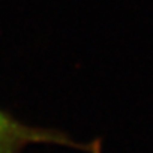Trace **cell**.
<instances>
[{
    "mask_svg": "<svg viewBox=\"0 0 153 153\" xmlns=\"http://www.w3.org/2000/svg\"><path fill=\"white\" fill-rule=\"evenodd\" d=\"M30 144H57L92 152L90 144H80L53 129L29 126L0 110V153H23Z\"/></svg>",
    "mask_w": 153,
    "mask_h": 153,
    "instance_id": "1",
    "label": "cell"
}]
</instances>
